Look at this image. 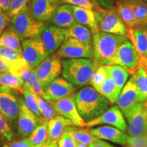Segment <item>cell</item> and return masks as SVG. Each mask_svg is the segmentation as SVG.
Listing matches in <instances>:
<instances>
[{
    "label": "cell",
    "mask_w": 147,
    "mask_h": 147,
    "mask_svg": "<svg viewBox=\"0 0 147 147\" xmlns=\"http://www.w3.org/2000/svg\"><path fill=\"white\" fill-rule=\"evenodd\" d=\"M78 113L86 123L102 115L110 108L109 101L91 86H86L76 93Z\"/></svg>",
    "instance_id": "6da1fadb"
},
{
    "label": "cell",
    "mask_w": 147,
    "mask_h": 147,
    "mask_svg": "<svg viewBox=\"0 0 147 147\" xmlns=\"http://www.w3.org/2000/svg\"><path fill=\"white\" fill-rule=\"evenodd\" d=\"M128 38L101 32L93 33V62L95 69L104 65H112L119 48Z\"/></svg>",
    "instance_id": "7a4b0ae2"
},
{
    "label": "cell",
    "mask_w": 147,
    "mask_h": 147,
    "mask_svg": "<svg viewBox=\"0 0 147 147\" xmlns=\"http://www.w3.org/2000/svg\"><path fill=\"white\" fill-rule=\"evenodd\" d=\"M62 76L77 87L90 84L95 67L90 59H66L62 61Z\"/></svg>",
    "instance_id": "3957f363"
},
{
    "label": "cell",
    "mask_w": 147,
    "mask_h": 147,
    "mask_svg": "<svg viewBox=\"0 0 147 147\" xmlns=\"http://www.w3.org/2000/svg\"><path fill=\"white\" fill-rule=\"evenodd\" d=\"M46 24L32 16L28 9L11 18L9 27L22 39L40 38Z\"/></svg>",
    "instance_id": "277c9868"
},
{
    "label": "cell",
    "mask_w": 147,
    "mask_h": 147,
    "mask_svg": "<svg viewBox=\"0 0 147 147\" xmlns=\"http://www.w3.org/2000/svg\"><path fill=\"white\" fill-rule=\"evenodd\" d=\"M99 32L124 36L128 38V29L115 8L94 10Z\"/></svg>",
    "instance_id": "5b68a950"
},
{
    "label": "cell",
    "mask_w": 147,
    "mask_h": 147,
    "mask_svg": "<svg viewBox=\"0 0 147 147\" xmlns=\"http://www.w3.org/2000/svg\"><path fill=\"white\" fill-rule=\"evenodd\" d=\"M63 65L61 57L57 54L49 56L39 65L34 69L40 86L45 90L48 86L62 74Z\"/></svg>",
    "instance_id": "8992f818"
},
{
    "label": "cell",
    "mask_w": 147,
    "mask_h": 147,
    "mask_svg": "<svg viewBox=\"0 0 147 147\" xmlns=\"http://www.w3.org/2000/svg\"><path fill=\"white\" fill-rule=\"evenodd\" d=\"M17 92L0 85V113L8 120L14 130L17 127L19 113V101Z\"/></svg>",
    "instance_id": "52a82bcc"
},
{
    "label": "cell",
    "mask_w": 147,
    "mask_h": 147,
    "mask_svg": "<svg viewBox=\"0 0 147 147\" xmlns=\"http://www.w3.org/2000/svg\"><path fill=\"white\" fill-rule=\"evenodd\" d=\"M125 117L129 136H147V108L144 102L137 103Z\"/></svg>",
    "instance_id": "ba28073f"
},
{
    "label": "cell",
    "mask_w": 147,
    "mask_h": 147,
    "mask_svg": "<svg viewBox=\"0 0 147 147\" xmlns=\"http://www.w3.org/2000/svg\"><path fill=\"white\" fill-rule=\"evenodd\" d=\"M19 113L17 120V134L20 139L29 138L38 125L40 118L28 108L24 97L18 96Z\"/></svg>",
    "instance_id": "9c48e42d"
},
{
    "label": "cell",
    "mask_w": 147,
    "mask_h": 147,
    "mask_svg": "<svg viewBox=\"0 0 147 147\" xmlns=\"http://www.w3.org/2000/svg\"><path fill=\"white\" fill-rule=\"evenodd\" d=\"M64 59H93V46H89L73 38H65L57 53Z\"/></svg>",
    "instance_id": "30bf717a"
},
{
    "label": "cell",
    "mask_w": 147,
    "mask_h": 147,
    "mask_svg": "<svg viewBox=\"0 0 147 147\" xmlns=\"http://www.w3.org/2000/svg\"><path fill=\"white\" fill-rule=\"evenodd\" d=\"M140 56L133 44L127 39L119 48L113 65L122 66L131 73L139 67Z\"/></svg>",
    "instance_id": "8fae6325"
},
{
    "label": "cell",
    "mask_w": 147,
    "mask_h": 147,
    "mask_svg": "<svg viewBox=\"0 0 147 147\" xmlns=\"http://www.w3.org/2000/svg\"><path fill=\"white\" fill-rule=\"evenodd\" d=\"M22 48L23 58L33 69L48 57L41 38L24 40Z\"/></svg>",
    "instance_id": "7c38bea8"
},
{
    "label": "cell",
    "mask_w": 147,
    "mask_h": 147,
    "mask_svg": "<svg viewBox=\"0 0 147 147\" xmlns=\"http://www.w3.org/2000/svg\"><path fill=\"white\" fill-rule=\"evenodd\" d=\"M75 96L76 93H73L65 98L53 103V105L58 115L63 116L65 118L70 120L74 126L84 127H87V123L83 120L78 113L75 101Z\"/></svg>",
    "instance_id": "4fadbf2b"
},
{
    "label": "cell",
    "mask_w": 147,
    "mask_h": 147,
    "mask_svg": "<svg viewBox=\"0 0 147 147\" xmlns=\"http://www.w3.org/2000/svg\"><path fill=\"white\" fill-rule=\"evenodd\" d=\"M77 87L64 78L58 77L44 90L42 97L51 104L69 96L76 91Z\"/></svg>",
    "instance_id": "5bb4252c"
},
{
    "label": "cell",
    "mask_w": 147,
    "mask_h": 147,
    "mask_svg": "<svg viewBox=\"0 0 147 147\" xmlns=\"http://www.w3.org/2000/svg\"><path fill=\"white\" fill-rule=\"evenodd\" d=\"M100 125H108L115 127L124 132L127 130V123L125 116L117 106H111L100 117L87 123V127Z\"/></svg>",
    "instance_id": "9a60e30c"
},
{
    "label": "cell",
    "mask_w": 147,
    "mask_h": 147,
    "mask_svg": "<svg viewBox=\"0 0 147 147\" xmlns=\"http://www.w3.org/2000/svg\"><path fill=\"white\" fill-rule=\"evenodd\" d=\"M40 38L43 42L47 57H49L54 54L64 42L65 39V29L54 25H46Z\"/></svg>",
    "instance_id": "2e32d148"
},
{
    "label": "cell",
    "mask_w": 147,
    "mask_h": 147,
    "mask_svg": "<svg viewBox=\"0 0 147 147\" xmlns=\"http://www.w3.org/2000/svg\"><path fill=\"white\" fill-rule=\"evenodd\" d=\"M59 4V0H32L29 3L28 10L37 21L45 22L50 20Z\"/></svg>",
    "instance_id": "e0dca14e"
},
{
    "label": "cell",
    "mask_w": 147,
    "mask_h": 147,
    "mask_svg": "<svg viewBox=\"0 0 147 147\" xmlns=\"http://www.w3.org/2000/svg\"><path fill=\"white\" fill-rule=\"evenodd\" d=\"M137 103L138 101L136 84L135 79L131 76L123 88L116 104L125 116Z\"/></svg>",
    "instance_id": "ac0fdd59"
},
{
    "label": "cell",
    "mask_w": 147,
    "mask_h": 147,
    "mask_svg": "<svg viewBox=\"0 0 147 147\" xmlns=\"http://www.w3.org/2000/svg\"><path fill=\"white\" fill-rule=\"evenodd\" d=\"M91 133L97 138L125 146L128 134L113 126L104 125L91 129Z\"/></svg>",
    "instance_id": "d6986e66"
},
{
    "label": "cell",
    "mask_w": 147,
    "mask_h": 147,
    "mask_svg": "<svg viewBox=\"0 0 147 147\" xmlns=\"http://www.w3.org/2000/svg\"><path fill=\"white\" fill-rule=\"evenodd\" d=\"M49 21L55 26L64 29L71 28L77 24L71 5L69 4L59 5Z\"/></svg>",
    "instance_id": "ffe728a7"
},
{
    "label": "cell",
    "mask_w": 147,
    "mask_h": 147,
    "mask_svg": "<svg viewBox=\"0 0 147 147\" xmlns=\"http://www.w3.org/2000/svg\"><path fill=\"white\" fill-rule=\"evenodd\" d=\"M68 126H74L72 122L61 115H57L48 121V141L46 146L57 144L63 136L65 128Z\"/></svg>",
    "instance_id": "44dd1931"
},
{
    "label": "cell",
    "mask_w": 147,
    "mask_h": 147,
    "mask_svg": "<svg viewBox=\"0 0 147 147\" xmlns=\"http://www.w3.org/2000/svg\"><path fill=\"white\" fill-rule=\"evenodd\" d=\"M10 72L14 76L19 77L23 81L24 84L27 86L31 85L38 78L34 69L29 65L23 57L10 64Z\"/></svg>",
    "instance_id": "7402d4cb"
},
{
    "label": "cell",
    "mask_w": 147,
    "mask_h": 147,
    "mask_svg": "<svg viewBox=\"0 0 147 147\" xmlns=\"http://www.w3.org/2000/svg\"><path fill=\"white\" fill-rule=\"evenodd\" d=\"M71 8L77 23L87 27L92 34L99 32L94 10L71 5Z\"/></svg>",
    "instance_id": "603a6c76"
},
{
    "label": "cell",
    "mask_w": 147,
    "mask_h": 147,
    "mask_svg": "<svg viewBox=\"0 0 147 147\" xmlns=\"http://www.w3.org/2000/svg\"><path fill=\"white\" fill-rule=\"evenodd\" d=\"M128 39L135 47L140 56V60H147V29H128Z\"/></svg>",
    "instance_id": "cb8c5ba5"
},
{
    "label": "cell",
    "mask_w": 147,
    "mask_h": 147,
    "mask_svg": "<svg viewBox=\"0 0 147 147\" xmlns=\"http://www.w3.org/2000/svg\"><path fill=\"white\" fill-rule=\"evenodd\" d=\"M130 74L135 79L138 91V102L147 100V64L140 63L139 67L132 71Z\"/></svg>",
    "instance_id": "d4e9b609"
},
{
    "label": "cell",
    "mask_w": 147,
    "mask_h": 147,
    "mask_svg": "<svg viewBox=\"0 0 147 147\" xmlns=\"http://www.w3.org/2000/svg\"><path fill=\"white\" fill-rule=\"evenodd\" d=\"M64 134H67L78 143L85 144L89 147L98 139L92 134L91 129L80 127H67L64 131Z\"/></svg>",
    "instance_id": "484cf974"
},
{
    "label": "cell",
    "mask_w": 147,
    "mask_h": 147,
    "mask_svg": "<svg viewBox=\"0 0 147 147\" xmlns=\"http://www.w3.org/2000/svg\"><path fill=\"white\" fill-rule=\"evenodd\" d=\"M115 10L128 29L136 28L133 10L129 0H118Z\"/></svg>",
    "instance_id": "4316f807"
},
{
    "label": "cell",
    "mask_w": 147,
    "mask_h": 147,
    "mask_svg": "<svg viewBox=\"0 0 147 147\" xmlns=\"http://www.w3.org/2000/svg\"><path fill=\"white\" fill-rule=\"evenodd\" d=\"M48 121L43 117L39 122L32 135L29 137L33 147H45L48 141Z\"/></svg>",
    "instance_id": "83f0119b"
},
{
    "label": "cell",
    "mask_w": 147,
    "mask_h": 147,
    "mask_svg": "<svg viewBox=\"0 0 147 147\" xmlns=\"http://www.w3.org/2000/svg\"><path fill=\"white\" fill-rule=\"evenodd\" d=\"M65 38H73L89 46H93V34L87 27L77 23L69 29H65Z\"/></svg>",
    "instance_id": "f1b7e54d"
},
{
    "label": "cell",
    "mask_w": 147,
    "mask_h": 147,
    "mask_svg": "<svg viewBox=\"0 0 147 147\" xmlns=\"http://www.w3.org/2000/svg\"><path fill=\"white\" fill-rule=\"evenodd\" d=\"M131 5L136 28L147 29V3L143 0H129Z\"/></svg>",
    "instance_id": "f546056e"
},
{
    "label": "cell",
    "mask_w": 147,
    "mask_h": 147,
    "mask_svg": "<svg viewBox=\"0 0 147 147\" xmlns=\"http://www.w3.org/2000/svg\"><path fill=\"white\" fill-rule=\"evenodd\" d=\"M20 37L10 27L5 29L0 35V47H8L23 54Z\"/></svg>",
    "instance_id": "4dcf8cb0"
},
{
    "label": "cell",
    "mask_w": 147,
    "mask_h": 147,
    "mask_svg": "<svg viewBox=\"0 0 147 147\" xmlns=\"http://www.w3.org/2000/svg\"><path fill=\"white\" fill-rule=\"evenodd\" d=\"M108 66H109L110 76L115 81L117 86V91L120 95L123 88L127 82L128 78L130 75L129 71L120 65H113Z\"/></svg>",
    "instance_id": "1f68e13d"
},
{
    "label": "cell",
    "mask_w": 147,
    "mask_h": 147,
    "mask_svg": "<svg viewBox=\"0 0 147 147\" xmlns=\"http://www.w3.org/2000/svg\"><path fill=\"white\" fill-rule=\"evenodd\" d=\"M97 91L105 97L111 104H116L119 96L115 82L110 76L108 77Z\"/></svg>",
    "instance_id": "d6a6232c"
},
{
    "label": "cell",
    "mask_w": 147,
    "mask_h": 147,
    "mask_svg": "<svg viewBox=\"0 0 147 147\" xmlns=\"http://www.w3.org/2000/svg\"><path fill=\"white\" fill-rule=\"evenodd\" d=\"M0 85L10 88L18 93H22L24 82L19 77L12 74L0 72Z\"/></svg>",
    "instance_id": "836d02e7"
},
{
    "label": "cell",
    "mask_w": 147,
    "mask_h": 147,
    "mask_svg": "<svg viewBox=\"0 0 147 147\" xmlns=\"http://www.w3.org/2000/svg\"><path fill=\"white\" fill-rule=\"evenodd\" d=\"M109 76V66H100V67H97L94 70L93 76L91 77V81H90V84L95 89L98 91L101 86L105 82Z\"/></svg>",
    "instance_id": "e575fe53"
},
{
    "label": "cell",
    "mask_w": 147,
    "mask_h": 147,
    "mask_svg": "<svg viewBox=\"0 0 147 147\" xmlns=\"http://www.w3.org/2000/svg\"><path fill=\"white\" fill-rule=\"evenodd\" d=\"M22 94L24 97V100L26 103L28 108L36 115L37 117L41 118L42 116L40 113L39 107L38 105V101H37L36 95L29 89V88L27 85L24 84L23 88Z\"/></svg>",
    "instance_id": "d590c367"
},
{
    "label": "cell",
    "mask_w": 147,
    "mask_h": 147,
    "mask_svg": "<svg viewBox=\"0 0 147 147\" xmlns=\"http://www.w3.org/2000/svg\"><path fill=\"white\" fill-rule=\"evenodd\" d=\"M36 97L40 112L43 118L49 121L57 115V113L52 104L40 95H36Z\"/></svg>",
    "instance_id": "8d00e7d4"
},
{
    "label": "cell",
    "mask_w": 147,
    "mask_h": 147,
    "mask_svg": "<svg viewBox=\"0 0 147 147\" xmlns=\"http://www.w3.org/2000/svg\"><path fill=\"white\" fill-rule=\"evenodd\" d=\"M0 136L4 141L10 142L15 138L14 130L9 124L8 120L0 113Z\"/></svg>",
    "instance_id": "74e56055"
},
{
    "label": "cell",
    "mask_w": 147,
    "mask_h": 147,
    "mask_svg": "<svg viewBox=\"0 0 147 147\" xmlns=\"http://www.w3.org/2000/svg\"><path fill=\"white\" fill-rule=\"evenodd\" d=\"M28 3L29 0H11L7 13L10 18H12L27 10Z\"/></svg>",
    "instance_id": "f35d334b"
},
{
    "label": "cell",
    "mask_w": 147,
    "mask_h": 147,
    "mask_svg": "<svg viewBox=\"0 0 147 147\" xmlns=\"http://www.w3.org/2000/svg\"><path fill=\"white\" fill-rule=\"evenodd\" d=\"M0 57L10 64L23 58V56L22 53L13 49L8 47H0Z\"/></svg>",
    "instance_id": "ab89813d"
},
{
    "label": "cell",
    "mask_w": 147,
    "mask_h": 147,
    "mask_svg": "<svg viewBox=\"0 0 147 147\" xmlns=\"http://www.w3.org/2000/svg\"><path fill=\"white\" fill-rule=\"evenodd\" d=\"M59 1L60 4H69L93 10H98L101 9L97 7L91 0H59Z\"/></svg>",
    "instance_id": "60d3db41"
},
{
    "label": "cell",
    "mask_w": 147,
    "mask_h": 147,
    "mask_svg": "<svg viewBox=\"0 0 147 147\" xmlns=\"http://www.w3.org/2000/svg\"><path fill=\"white\" fill-rule=\"evenodd\" d=\"M127 147H147V136H129Z\"/></svg>",
    "instance_id": "b9f144b4"
},
{
    "label": "cell",
    "mask_w": 147,
    "mask_h": 147,
    "mask_svg": "<svg viewBox=\"0 0 147 147\" xmlns=\"http://www.w3.org/2000/svg\"><path fill=\"white\" fill-rule=\"evenodd\" d=\"M3 147H33L29 138H26L14 140L10 142H6L4 143Z\"/></svg>",
    "instance_id": "7bdbcfd3"
},
{
    "label": "cell",
    "mask_w": 147,
    "mask_h": 147,
    "mask_svg": "<svg viewBox=\"0 0 147 147\" xmlns=\"http://www.w3.org/2000/svg\"><path fill=\"white\" fill-rule=\"evenodd\" d=\"M59 147H77L78 142L67 134H63L58 141Z\"/></svg>",
    "instance_id": "ee69618b"
},
{
    "label": "cell",
    "mask_w": 147,
    "mask_h": 147,
    "mask_svg": "<svg viewBox=\"0 0 147 147\" xmlns=\"http://www.w3.org/2000/svg\"><path fill=\"white\" fill-rule=\"evenodd\" d=\"M97 7L104 10H113L115 8L116 0H91Z\"/></svg>",
    "instance_id": "f6af8a7d"
},
{
    "label": "cell",
    "mask_w": 147,
    "mask_h": 147,
    "mask_svg": "<svg viewBox=\"0 0 147 147\" xmlns=\"http://www.w3.org/2000/svg\"><path fill=\"white\" fill-rule=\"evenodd\" d=\"M10 17L7 12H3L0 9V35L2 34L5 29L10 25Z\"/></svg>",
    "instance_id": "bcb514c9"
},
{
    "label": "cell",
    "mask_w": 147,
    "mask_h": 147,
    "mask_svg": "<svg viewBox=\"0 0 147 147\" xmlns=\"http://www.w3.org/2000/svg\"><path fill=\"white\" fill-rule=\"evenodd\" d=\"M0 72L1 73H10V63L6 61L0 57Z\"/></svg>",
    "instance_id": "7dc6e473"
},
{
    "label": "cell",
    "mask_w": 147,
    "mask_h": 147,
    "mask_svg": "<svg viewBox=\"0 0 147 147\" xmlns=\"http://www.w3.org/2000/svg\"><path fill=\"white\" fill-rule=\"evenodd\" d=\"M89 147H116V146H113V144H110V143H108L107 142H105V141L103 140L97 139V140Z\"/></svg>",
    "instance_id": "c3c4849f"
},
{
    "label": "cell",
    "mask_w": 147,
    "mask_h": 147,
    "mask_svg": "<svg viewBox=\"0 0 147 147\" xmlns=\"http://www.w3.org/2000/svg\"><path fill=\"white\" fill-rule=\"evenodd\" d=\"M11 0H0V9L3 12H8Z\"/></svg>",
    "instance_id": "681fc988"
},
{
    "label": "cell",
    "mask_w": 147,
    "mask_h": 147,
    "mask_svg": "<svg viewBox=\"0 0 147 147\" xmlns=\"http://www.w3.org/2000/svg\"><path fill=\"white\" fill-rule=\"evenodd\" d=\"M4 140L2 139V138L0 136V147H3V144H4Z\"/></svg>",
    "instance_id": "f907efd6"
},
{
    "label": "cell",
    "mask_w": 147,
    "mask_h": 147,
    "mask_svg": "<svg viewBox=\"0 0 147 147\" xmlns=\"http://www.w3.org/2000/svg\"><path fill=\"white\" fill-rule=\"evenodd\" d=\"M45 147H58L57 144H51L49 145H47Z\"/></svg>",
    "instance_id": "816d5d0a"
},
{
    "label": "cell",
    "mask_w": 147,
    "mask_h": 147,
    "mask_svg": "<svg viewBox=\"0 0 147 147\" xmlns=\"http://www.w3.org/2000/svg\"><path fill=\"white\" fill-rule=\"evenodd\" d=\"M77 147H89L87 145L83 144H80V143H78V146Z\"/></svg>",
    "instance_id": "f5cc1de1"
},
{
    "label": "cell",
    "mask_w": 147,
    "mask_h": 147,
    "mask_svg": "<svg viewBox=\"0 0 147 147\" xmlns=\"http://www.w3.org/2000/svg\"><path fill=\"white\" fill-rule=\"evenodd\" d=\"M144 106H146V108H147V100L146 101V102H144Z\"/></svg>",
    "instance_id": "db71d44e"
},
{
    "label": "cell",
    "mask_w": 147,
    "mask_h": 147,
    "mask_svg": "<svg viewBox=\"0 0 147 147\" xmlns=\"http://www.w3.org/2000/svg\"><path fill=\"white\" fill-rule=\"evenodd\" d=\"M143 1H145V2H146V3H147V0H143Z\"/></svg>",
    "instance_id": "11a10c76"
},
{
    "label": "cell",
    "mask_w": 147,
    "mask_h": 147,
    "mask_svg": "<svg viewBox=\"0 0 147 147\" xmlns=\"http://www.w3.org/2000/svg\"><path fill=\"white\" fill-rule=\"evenodd\" d=\"M124 147H127V146H124Z\"/></svg>",
    "instance_id": "9f6ffc18"
}]
</instances>
